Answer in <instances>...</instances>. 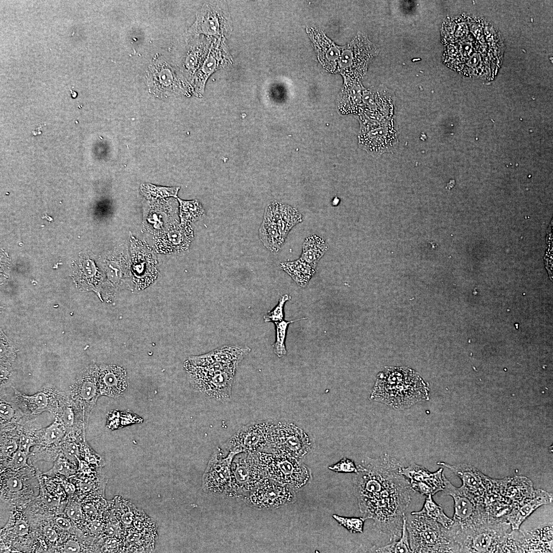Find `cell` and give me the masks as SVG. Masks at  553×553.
Returning <instances> with one entry per match:
<instances>
[{
	"mask_svg": "<svg viewBox=\"0 0 553 553\" xmlns=\"http://www.w3.org/2000/svg\"><path fill=\"white\" fill-rule=\"evenodd\" d=\"M410 483L401 472L372 498L358 502L365 519H372L374 526L387 536L391 542L400 537L405 512L412 500Z\"/></svg>",
	"mask_w": 553,
	"mask_h": 553,
	"instance_id": "cell-1",
	"label": "cell"
},
{
	"mask_svg": "<svg viewBox=\"0 0 553 553\" xmlns=\"http://www.w3.org/2000/svg\"><path fill=\"white\" fill-rule=\"evenodd\" d=\"M429 389L412 369L389 368L379 373L370 399L403 409L429 399Z\"/></svg>",
	"mask_w": 553,
	"mask_h": 553,
	"instance_id": "cell-2",
	"label": "cell"
},
{
	"mask_svg": "<svg viewBox=\"0 0 553 553\" xmlns=\"http://www.w3.org/2000/svg\"><path fill=\"white\" fill-rule=\"evenodd\" d=\"M450 529L459 552H517L511 526L503 518L456 531Z\"/></svg>",
	"mask_w": 553,
	"mask_h": 553,
	"instance_id": "cell-3",
	"label": "cell"
},
{
	"mask_svg": "<svg viewBox=\"0 0 553 553\" xmlns=\"http://www.w3.org/2000/svg\"><path fill=\"white\" fill-rule=\"evenodd\" d=\"M406 517L413 552H459L448 528L423 515L411 513Z\"/></svg>",
	"mask_w": 553,
	"mask_h": 553,
	"instance_id": "cell-4",
	"label": "cell"
},
{
	"mask_svg": "<svg viewBox=\"0 0 553 553\" xmlns=\"http://www.w3.org/2000/svg\"><path fill=\"white\" fill-rule=\"evenodd\" d=\"M257 454L266 478L289 486L296 491L312 480L311 471L302 460L276 453L258 452Z\"/></svg>",
	"mask_w": 553,
	"mask_h": 553,
	"instance_id": "cell-5",
	"label": "cell"
},
{
	"mask_svg": "<svg viewBox=\"0 0 553 553\" xmlns=\"http://www.w3.org/2000/svg\"><path fill=\"white\" fill-rule=\"evenodd\" d=\"M444 495L451 496L454 502L453 523L450 528L454 530L465 529L498 518L492 516L485 505L480 502L461 486L456 487L443 474Z\"/></svg>",
	"mask_w": 553,
	"mask_h": 553,
	"instance_id": "cell-6",
	"label": "cell"
},
{
	"mask_svg": "<svg viewBox=\"0 0 553 553\" xmlns=\"http://www.w3.org/2000/svg\"><path fill=\"white\" fill-rule=\"evenodd\" d=\"M145 80L148 92L157 98L190 92L185 77L162 57L152 60L146 70Z\"/></svg>",
	"mask_w": 553,
	"mask_h": 553,
	"instance_id": "cell-7",
	"label": "cell"
},
{
	"mask_svg": "<svg viewBox=\"0 0 553 553\" xmlns=\"http://www.w3.org/2000/svg\"><path fill=\"white\" fill-rule=\"evenodd\" d=\"M312 446L309 436L302 428L287 421H273L265 452L282 454L302 460Z\"/></svg>",
	"mask_w": 553,
	"mask_h": 553,
	"instance_id": "cell-8",
	"label": "cell"
},
{
	"mask_svg": "<svg viewBox=\"0 0 553 553\" xmlns=\"http://www.w3.org/2000/svg\"><path fill=\"white\" fill-rule=\"evenodd\" d=\"M185 368L195 389L218 401L230 400L236 371L215 370L187 361Z\"/></svg>",
	"mask_w": 553,
	"mask_h": 553,
	"instance_id": "cell-9",
	"label": "cell"
},
{
	"mask_svg": "<svg viewBox=\"0 0 553 553\" xmlns=\"http://www.w3.org/2000/svg\"><path fill=\"white\" fill-rule=\"evenodd\" d=\"M266 478L257 453H239L231 462L230 485L226 497L243 499Z\"/></svg>",
	"mask_w": 553,
	"mask_h": 553,
	"instance_id": "cell-10",
	"label": "cell"
},
{
	"mask_svg": "<svg viewBox=\"0 0 553 553\" xmlns=\"http://www.w3.org/2000/svg\"><path fill=\"white\" fill-rule=\"evenodd\" d=\"M273 421L258 420L244 425L220 448L224 456L229 453L265 452L268 448Z\"/></svg>",
	"mask_w": 553,
	"mask_h": 553,
	"instance_id": "cell-11",
	"label": "cell"
},
{
	"mask_svg": "<svg viewBox=\"0 0 553 553\" xmlns=\"http://www.w3.org/2000/svg\"><path fill=\"white\" fill-rule=\"evenodd\" d=\"M99 372V366L90 365L70 387L69 397L82 414L86 424L101 396Z\"/></svg>",
	"mask_w": 553,
	"mask_h": 553,
	"instance_id": "cell-12",
	"label": "cell"
},
{
	"mask_svg": "<svg viewBox=\"0 0 553 553\" xmlns=\"http://www.w3.org/2000/svg\"><path fill=\"white\" fill-rule=\"evenodd\" d=\"M296 492L289 486L266 478L242 499L253 508L273 509L294 503Z\"/></svg>",
	"mask_w": 553,
	"mask_h": 553,
	"instance_id": "cell-13",
	"label": "cell"
},
{
	"mask_svg": "<svg viewBox=\"0 0 553 553\" xmlns=\"http://www.w3.org/2000/svg\"><path fill=\"white\" fill-rule=\"evenodd\" d=\"M235 455L229 453L224 456L220 447L214 450L202 477V487L205 493L226 496L230 488L231 464Z\"/></svg>",
	"mask_w": 553,
	"mask_h": 553,
	"instance_id": "cell-14",
	"label": "cell"
},
{
	"mask_svg": "<svg viewBox=\"0 0 553 553\" xmlns=\"http://www.w3.org/2000/svg\"><path fill=\"white\" fill-rule=\"evenodd\" d=\"M229 17L216 3H205L197 12L196 19L188 31V37H224L229 32Z\"/></svg>",
	"mask_w": 553,
	"mask_h": 553,
	"instance_id": "cell-15",
	"label": "cell"
},
{
	"mask_svg": "<svg viewBox=\"0 0 553 553\" xmlns=\"http://www.w3.org/2000/svg\"><path fill=\"white\" fill-rule=\"evenodd\" d=\"M437 464L449 469L460 478L461 486L485 506L492 495L495 479L483 474L475 467L467 464H450L438 462Z\"/></svg>",
	"mask_w": 553,
	"mask_h": 553,
	"instance_id": "cell-16",
	"label": "cell"
},
{
	"mask_svg": "<svg viewBox=\"0 0 553 553\" xmlns=\"http://www.w3.org/2000/svg\"><path fill=\"white\" fill-rule=\"evenodd\" d=\"M12 399L24 412L37 415L49 411L53 415L68 396L55 388L46 387L33 395H27L16 389Z\"/></svg>",
	"mask_w": 553,
	"mask_h": 553,
	"instance_id": "cell-17",
	"label": "cell"
},
{
	"mask_svg": "<svg viewBox=\"0 0 553 553\" xmlns=\"http://www.w3.org/2000/svg\"><path fill=\"white\" fill-rule=\"evenodd\" d=\"M443 468L431 472L423 466L413 463L401 469V474L409 481L413 492L422 495H433L444 487Z\"/></svg>",
	"mask_w": 553,
	"mask_h": 553,
	"instance_id": "cell-18",
	"label": "cell"
},
{
	"mask_svg": "<svg viewBox=\"0 0 553 553\" xmlns=\"http://www.w3.org/2000/svg\"><path fill=\"white\" fill-rule=\"evenodd\" d=\"M67 433L66 428L55 419L46 428L37 430L35 434L37 448L32 453L37 459L53 460L60 453V444Z\"/></svg>",
	"mask_w": 553,
	"mask_h": 553,
	"instance_id": "cell-19",
	"label": "cell"
},
{
	"mask_svg": "<svg viewBox=\"0 0 553 553\" xmlns=\"http://www.w3.org/2000/svg\"><path fill=\"white\" fill-rule=\"evenodd\" d=\"M552 525L533 530H512L517 552H552Z\"/></svg>",
	"mask_w": 553,
	"mask_h": 553,
	"instance_id": "cell-20",
	"label": "cell"
},
{
	"mask_svg": "<svg viewBox=\"0 0 553 553\" xmlns=\"http://www.w3.org/2000/svg\"><path fill=\"white\" fill-rule=\"evenodd\" d=\"M360 143L363 148L375 157L395 150L398 140L393 119L361 136Z\"/></svg>",
	"mask_w": 553,
	"mask_h": 553,
	"instance_id": "cell-21",
	"label": "cell"
},
{
	"mask_svg": "<svg viewBox=\"0 0 553 553\" xmlns=\"http://www.w3.org/2000/svg\"><path fill=\"white\" fill-rule=\"evenodd\" d=\"M552 501V494L542 489H534L512 507L504 517L511 526L512 530L519 529L521 524L536 509L541 506L550 504Z\"/></svg>",
	"mask_w": 553,
	"mask_h": 553,
	"instance_id": "cell-22",
	"label": "cell"
},
{
	"mask_svg": "<svg viewBox=\"0 0 553 553\" xmlns=\"http://www.w3.org/2000/svg\"><path fill=\"white\" fill-rule=\"evenodd\" d=\"M99 367L101 396L116 398L123 395L129 386L126 370L116 365L104 364Z\"/></svg>",
	"mask_w": 553,
	"mask_h": 553,
	"instance_id": "cell-23",
	"label": "cell"
},
{
	"mask_svg": "<svg viewBox=\"0 0 553 553\" xmlns=\"http://www.w3.org/2000/svg\"><path fill=\"white\" fill-rule=\"evenodd\" d=\"M249 347L224 346L206 354L193 356L188 362L196 366H204L215 363L237 368L239 364L250 352Z\"/></svg>",
	"mask_w": 553,
	"mask_h": 553,
	"instance_id": "cell-24",
	"label": "cell"
},
{
	"mask_svg": "<svg viewBox=\"0 0 553 553\" xmlns=\"http://www.w3.org/2000/svg\"><path fill=\"white\" fill-rule=\"evenodd\" d=\"M193 238L194 232L189 224L175 223L158 238L157 247L162 251L179 253L188 249Z\"/></svg>",
	"mask_w": 553,
	"mask_h": 553,
	"instance_id": "cell-25",
	"label": "cell"
},
{
	"mask_svg": "<svg viewBox=\"0 0 553 553\" xmlns=\"http://www.w3.org/2000/svg\"><path fill=\"white\" fill-rule=\"evenodd\" d=\"M132 255L131 271L133 289H142L151 284L157 276L155 260L148 251L146 254H138L134 250Z\"/></svg>",
	"mask_w": 553,
	"mask_h": 553,
	"instance_id": "cell-26",
	"label": "cell"
},
{
	"mask_svg": "<svg viewBox=\"0 0 553 553\" xmlns=\"http://www.w3.org/2000/svg\"><path fill=\"white\" fill-rule=\"evenodd\" d=\"M259 235L263 245L269 250L274 253L280 250L285 241L270 204L265 208L263 221L259 230Z\"/></svg>",
	"mask_w": 553,
	"mask_h": 553,
	"instance_id": "cell-27",
	"label": "cell"
},
{
	"mask_svg": "<svg viewBox=\"0 0 553 553\" xmlns=\"http://www.w3.org/2000/svg\"><path fill=\"white\" fill-rule=\"evenodd\" d=\"M76 278L80 287L85 290L95 292L101 301V287L103 276L91 260H84L76 268Z\"/></svg>",
	"mask_w": 553,
	"mask_h": 553,
	"instance_id": "cell-28",
	"label": "cell"
},
{
	"mask_svg": "<svg viewBox=\"0 0 553 553\" xmlns=\"http://www.w3.org/2000/svg\"><path fill=\"white\" fill-rule=\"evenodd\" d=\"M220 49L210 48L204 62L195 74L193 90L195 94L201 96L204 92L205 84L210 75L221 66V52Z\"/></svg>",
	"mask_w": 553,
	"mask_h": 553,
	"instance_id": "cell-29",
	"label": "cell"
},
{
	"mask_svg": "<svg viewBox=\"0 0 553 553\" xmlns=\"http://www.w3.org/2000/svg\"><path fill=\"white\" fill-rule=\"evenodd\" d=\"M270 204L280 233L285 240L292 228L302 221L303 216L295 208L288 205L278 202H273Z\"/></svg>",
	"mask_w": 553,
	"mask_h": 553,
	"instance_id": "cell-30",
	"label": "cell"
},
{
	"mask_svg": "<svg viewBox=\"0 0 553 553\" xmlns=\"http://www.w3.org/2000/svg\"><path fill=\"white\" fill-rule=\"evenodd\" d=\"M188 49L183 63L185 74L190 77L195 74L202 65L206 54L205 41L198 36L189 37Z\"/></svg>",
	"mask_w": 553,
	"mask_h": 553,
	"instance_id": "cell-31",
	"label": "cell"
},
{
	"mask_svg": "<svg viewBox=\"0 0 553 553\" xmlns=\"http://www.w3.org/2000/svg\"><path fill=\"white\" fill-rule=\"evenodd\" d=\"M328 248V245L323 238L315 235H310L304 240L300 258L316 268Z\"/></svg>",
	"mask_w": 553,
	"mask_h": 553,
	"instance_id": "cell-32",
	"label": "cell"
},
{
	"mask_svg": "<svg viewBox=\"0 0 553 553\" xmlns=\"http://www.w3.org/2000/svg\"><path fill=\"white\" fill-rule=\"evenodd\" d=\"M280 266L299 286L303 288L308 285L316 272V268L301 258L282 262Z\"/></svg>",
	"mask_w": 553,
	"mask_h": 553,
	"instance_id": "cell-33",
	"label": "cell"
},
{
	"mask_svg": "<svg viewBox=\"0 0 553 553\" xmlns=\"http://www.w3.org/2000/svg\"><path fill=\"white\" fill-rule=\"evenodd\" d=\"M426 496L422 508L419 511L413 512L411 514L426 516L437 521L444 527L449 528L453 523V519L446 516L442 507L434 501L432 495Z\"/></svg>",
	"mask_w": 553,
	"mask_h": 553,
	"instance_id": "cell-34",
	"label": "cell"
},
{
	"mask_svg": "<svg viewBox=\"0 0 553 553\" xmlns=\"http://www.w3.org/2000/svg\"><path fill=\"white\" fill-rule=\"evenodd\" d=\"M180 204L181 223L189 224L200 220L206 215L201 203L197 200L185 201L178 198Z\"/></svg>",
	"mask_w": 553,
	"mask_h": 553,
	"instance_id": "cell-35",
	"label": "cell"
},
{
	"mask_svg": "<svg viewBox=\"0 0 553 553\" xmlns=\"http://www.w3.org/2000/svg\"><path fill=\"white\" fill-rule=\"evenodd\" d=\"M371 552H413L409 543V534L406 526V514L403 516L401 536L397 540L376 548L371 549Z\"/></svg>",
	"mask_w": 553,
	"mask_h": 553,
	"instance_id": "cell-36",
	"label": "cell"
},
{
	"mask_svg": "<svg viewBox=\"0 0 553 553\" xmlns=\"http://www.w3.org/2000/svg\"><path fill=\"white\" fill-rule=\"evenodd\" d=\"M303 317L290 321H282L275 323L276 330V339L272 345L274 354L279 357H282L287 354L285 347V338L288 325L292 323L301 320L306 319Z\"/></svg>",
	"mask_w": 553,
	"mask_h": 553,
	"instance_id": "cell-37",
	"label": "cell"
},
{
	"mask_svg": "<svg viewBox=\"0 0 553 553\" xmlns=\"http://www.w3.org/2000/svg\"><path fill=\"white\" fill-rule=\"evenodd\" d=\"M23 413L14 406L2 398L0 403L1 425L16 424L23 417Z\"/></svg>",
	"mask_w": 553,
	"mask_h": 553,
	"instance_id": "cell-38",
	"label": "cell"
},
{
	"mask_svg": "<svg viewBox=\"0 0 553 553\" xmlns=\"http://www.w3.org/2000/svg\"><path fill=\"white\" fill-rule=\"evenodd\" d=\"M179 187H166L145 184L142 186L143 194L148 198L156 199L172 196L177 197Z\"/></svg>",
	"mask_w": 553,
	"mask_h": 553,
	"instance_id": "cell-39",
	"label": "cell"
},
{
	"mask_svg": "<svg viewBox=\"0 0 553 553\" xmlns=\"http://www.w3.org/2000/svg\"><path fill=\"white\" fill-rule=\"evenodd\" d=\"M1 485H2L3 493L6 492L11 495H17L22 492L25 488V482L20 476L12 474L8 475L5 478L1 479Z\"/></svg>",
	"mask_w": 553,
	"mask_h": 553,
	"instance_id": "cell-40",
	"label": "cell"
},
{
	"mask_svg": "<svg viewBox=\"0 0 553 553\" xmlns=\"http://www.w3.org/2000/svg\"><path fill=\"white\" fill-rule=\"evenodd\" d=\"M333 518L339 525L346 528L352 534L362 533L365 519L363 517H347L334 514Z\"/></svg>",
	"mask_w": 553,
	"mask_h": 553,
	"instance_id": "cell-41",
	"label": "cell"
},
{
	"mask_svg": "<svg viewBox=\"0 0 553 553\" xmlns=\"http://www.w3.org/2000/svg\"><path fill=\"white\" fill-rule=\"evenodd\" d=\"M290 299L291 296L288 294H285L282 295L277 305L272 310L268 311L264 315V322L275 323L283 321L284 316V305L285 303Z\"/></svg>",
	"mask_w": 553,
	"mask_h": 553,
	"instance_id": "cell-42",
	"label": "cell"
},
{
	"mask_svg": "<svg viewBox=\"0 0 553 553\" xmlns=\"http://www.w3.org/2000/svg\"><path fill=\"white\" fill-rule=\"evenodd\" d=\"M11 520L10 529L12 533L17 537H25L30 533V526L27 519L23 515H18L13 516Z\"/></svg>",
	"mask_w": 553,
	"mask_h": 553,
	"instance_id": "cell-43",
	"label": "cell"
},
{
	"mask_svg": "<svg viewBox=\"0 0 553 553\" xmlns=\"http://www.w3.org/2000/svg\"><path fill=\"white\" fill-rule=\"evenodd\" d=\"M29 454L18 449L9 459L8 467L12 471H17L27 467Z\"/></svg>",
	"mask_w": 553,
	"mask_h": 553,
	"instance_id": "cell-44",
	"label": "cell"
},
{
	"mask_svg": "<svg viewBox=\"0 0 553 553\" xmlns=\"http://www.w3.org/2000/svg\"><path fill=\"white\" fill-rule=\"evenodd\" d=\"M328 469L337 473L355 474L358 472L357 466L354 461L345 457L343 458L338 462L329 466Z\"/></svg>",
	"mask_w": 553,
	"mask_h": 553,
	"instance_id": "cell-45",
	"label": "cell"
},
{
	"mask_svg": "<svg viewBox=\"0 0 553 553\" xmlns=\"http://www.w3.org/2000/svg\"><path fill=\"white\" fill-rule=\"evenodd\" d=\"M72 463L62 455L59 454V456L57 457L55 461L53 468L48 472L49 473L51 472L53 473H58L68 476L75 472L72 467Z\"/></svg>",
	"mask_w": 553,
	"mask_h": 553,
	"instance_id": "cell-46",
	"label": "cell"
},
{
	"mask_svg": "<svg viewBox=\"0 0 553 553\" xmlns=\"http://www.w3.org/2000/svg\"><path fill=\"white\" fill-rule=\"evenodd\" d=\"M65 512L67 516L74 522H80L83 518L81 506L78 502L70 501L66 506Z\"/></svg>",
	"mask_w": 553,
	"mask_h": 553,
	"instance_id": "cell-47",
	"label": "cell"
},
{
	"mask_svg": "<svg viewBox=\"0 0 553 553\" xmlns=\"http://www.w3.org/2000/svg\"><path fill=\"white\" fill-rule=\"evenodd\" d=\"M64 552H79L81 547L79 543L73 539H69L63 543L62 548Z\"/></svg>",
	"mask_w": 553,
	"mask_h": 553,
	"instance_id": "cell-48",
	"label": "cell"
},
{
	"mask_svg": "<svg viewBox=\"0 0 553 553\" xmlns=\"http://www.w3.org/2000/svg\"><path fill=\"white\" fill-rule=\"evenodd\" d=\"M83 514H84L90 519L96 518L98 514V510L96 507L91 502L84 503L82 506Z\"/></svg>",
	"mask_w": 553,
	"mask_h": 553,
	"instance_id": "cell-49",
	"label": "cell"
},
{
	"mask_svg": "<svg viewBox=\"0 0 553 553\" xmlns=\"http://www.w3.org/2000/svg\"><path fill=\"white\" fill-rule=\"evenodd\" d=\"M43 534L50 542L55 543L58 539V534L55 529L50 525L45 526L42 529Z\"/></svg>",
	"mask_w": 553,
	"mask_h": 553,
	"instance_id": "cell-50",
	"label": "cell"
},
{
	"mask_svg": "<svg viewBox=\"0 0 553 553\" xmlns=\"http://www.w3.org/2000/svg\"><path fill=\"white\" fill-rule=\"evenodd\" d=\"M55 523L56 525L62 530H70L72 528V525L70 520L63 517L58 516L55 518Z\"/></svg>",
	"mask_w": 553,
	"mask_h": 553,
	"instance_id": "cell-51",
	"label": "cell"
},
{
	"mask_svg": "<svg viewBox=\"0 0 553 553\" xmlns=\"http://www.w3.org/2000/svg\"><path fill=\"white\" fill-rule=\"evenodd\" d=\"M118 539L116 537H112L108 539L105 544V550L110 552L117 550L119 544Z\"/></svg>",
	"mask_w": 553,
	"mask_h": 553,
	"instance_id": "cell-52",
	"label": "cell"
},
{
	"mask_svg": "<svg viewBox=\"0 0 553 553\" xmlns=\"http://www.w3.org/2000/svg\"><path fill=\"white\" fill-rule=\"evenodd\" d=\"M102 527L103 526L101 521L95 520L91 524L90 529L92 533L97 534L100 532Z\"/></svg>",
	"mask_w": 553,
	"mask_h": 553,
	"instance_id": "cell-53",
	"label": "cell"
},
{
	"mask_svg": "<svg viewBox=\"0 0 553 553\" xmlns=\"http://www.w3.org/2000/svg\"><path fill=\"white\" fill-rule=\"evenodd\" d=\"M9 372L6 369H5L4 367L1 366V386H2L6 382L9 375Z\"/></svg>",
	"mask_w": 553,
	"mask_h": 553,
	"instance_id": "cell-54",
	"label": "cell"
},
{
	"mask_svg": "<svg viewBox=\"0 0 553 553\" xmlns=\"http://www.w3.org/2000/svg\"><path fill=\"white\" fill-rule=\"evenodd\" d=\"M63 486L65 491L69 494L73 493L75 491V486L70 482L63 483Z\"/></svg>",
	"mask_w": 553,
	"mask_h": 553,
	"instance_id": "cell-55",
	"label": "cell"
},
{
	"mask_svg": "<svg viewBox=\"0 0 553 553\" xmlns=\"http://www.w3.org/2000/svg\"><path fill=\"white\" fill-rule=\"evenodd\" d=\"M71 91L72 97L73 98H76L77 97V92H75V91H74L73 90H71Z\"/></svg>",
	"mask_w": 553,
	"mask_h": 553,
	"instance_id": "cell-56",
	"label": "cell"
}]
</instances>
